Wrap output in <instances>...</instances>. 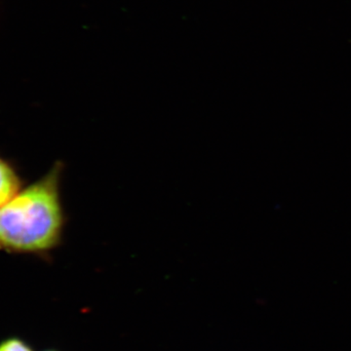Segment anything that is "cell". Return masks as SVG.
I'll use <instances>...</instances> for the list:
<instances>
[{
  "label": "cell",
  "instance_id": "cell-1",
  "mask_svg": "<svg viewBox=\"0 0 351 351\" xmlns=\"http://www.w3.org/2000/svg\"><path fill=\"white\" fill-rule=\"evenodd\" d=\"M62 173L63 164H55L0 207V250L43 255L60 244L64 226Z\"/></svg>",
  "mask_w": 351,
  "mask_h": 351
},
{
  "label": "cell",
  "instance_id": "cell-2",
  "mask_svg": "<svg viewBox=\"0 0 351 351\" xmlns=\"http://www.w3.org/2000/svg\"><path fill=\"white\" fill-rule=\"evenodd\" d=\"M20 189L21 181L17 172L0 157V207L17 195Z\"/></svg>",
  "mask_w": 351,
  "mask_h": 351
},
{
  "label": "cell",
  "instance_id": "cell-3",
  "mask_svg": "<svg viewBox=\"0 0 351 351\" xmlns=\"http://www.w3.org/2000/svg\"><path fill=\"white\" fill-rule=\"evenodd\" d=\"M0 351H34L32 346L24 339L10 337L0 341Z\"/></svg>",
  "mask_w": 351,
  "mask_h": 351
},
{
  "label": "cell",
  "instance_id": "cell-4",
  "mask_svg": "<svg viewBox=\"0 0 351 351\" xmlns=\"http://www.w3.org/2000/svg\"><path fill=\"white\" fill-rule=\"evenodd\" d=\"M46 351H57V350H46Z\"/></svg>",
  "mask_w": 351,
  "mask_h": 351
}]
</instances>
